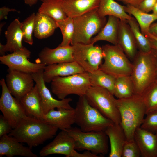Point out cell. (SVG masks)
<instances>
[{"instance_id":"cell-1","label":"cell","mask_w":157,"mask_h":157,"mask_svg":"<svg viewBox=\"0 0 157 157\" xmlns=\"http://www.w3.org/2000/svg\"><path fill=\"white\" fill-rule=\"evenodd\" d=\"M58 129L43 120L27 116L22 120L8 135L30 148L42 144L56 135Z\"/></svg>"},{"instance_id":"cell-2","label":"cell","mask_w":157,"mask_h":157,"mask_svg":"<svg viewBox=\"0 0 157 157\" xmlns=\"http://www.w3.org/2000/svg\"><path fill=\"white\" fill-rule=\"evenodd\" d=\"M121 118L120 124L128 141H133L136 129L140 127L146 114V108L141 96L135 94L131 97L116 99Z\"/></svg>"},{"instance_id":"cell-3","label":"cell","mask_w":157,"mask_h":157,"mask_svg":"<svg viewBox=\"0 0 157 157\" xmlns=\"http://www.w3.org/2000/svg\"><path fill=\"white\" fill-rule=\"evenodd\" d=\"M147 53L139 51L132 63L130 75L133 82L135 94L141 96L155 82L157 74V65Z\"/></svg>"},{"instance_id":"cell-4","label":"cell","mask_w":157,"mask_h":157,"mask_svg":"<svg viewBox=\"0 0 157 157\" xmlns=\"http://www.w3.org/2000/svg\"><path fill=\"white\" fill-rule=\"evenodd\" d=\"M75 110V123L83 131H104L114 123L88 102L85 96L79 97Z\"/></svg>"},{"instance_id":"cell-5","label":"cell","mask_w":157,"mask_h":157,"mask_svg":"<svg viewBox=\"0 0 157 157\" xmlns=\"http://www.w3.org/2000/svg\"><path fill=\"white\" fill-rule=\"evenodd\" d=\"M98 8L73 18L74 31L72 45L78 43L90 44L92 36L98 34L106 24V18L99 15Z\"/></svg>"},{"instance_id":"cell-6","label":"cell","mask_w":157,"mask_h":157,"mask_svg":"<svg viewBox=\"0 0 157 157\" xmlns=\"http://www.w3.org/2000/svg\"><path fill=\"white\" fill-rule=\"evenodd\" d=\"M65 130L73 139L75 150L88 151L97 155L108 153V137L104 131L84 132L79 128L72 127Z\"/></svg>"},{"instance_id":"cell-7","label":"cell","mask_w":157,"mask_h":157,"mask_svg":"<svg viewBox=\"0 0 157 157\" xmlns=\"http://www.w3.org/2000/svg\"><path fill=\"white\" fill-rule=\"evenodd\" d=\"M102 47L104 61L99 69L116 78L131 75L132 63L118 44H107Z\"/></svg>"},{"instance_id":"cell-8","label":"cell","mask_w":157,"mask_h":157,"mask_svg":"<svg viewBox=\"0 0 157 157\" xmlns=\"http://www.w3.org/2000/svg\"><path fill=\"white\" fill-rule=\"evenodd\" d=\"M51 82L52 92L60 99H64L71 94L79 97L84 96L91 86L88 73L86 72L56 77Z\"/></svg>"},{"instance_id":"cell-9","label":"cell","mask_w":157,"mask_h":157,"mask_svg":"<svg viewBox=\"0 0 157 157\" xmlns=\"http://www.w3.org/2000/svg\"><path fill=\"white\" fill-rule=\"evenodd\" d=\"M88 102L114 123L120 124L119 112L114 95L105 88L90 86L85 95Z\"/></svg>"},{"instance_id":"cell-10","label":"cell","mask_w":157,"mask_h":157,"mask_svg":"<svg viewBox=\"0 0 157 157\" xmlns=\"http://www.w3.org/2000/svg\"><path fill=\"white\" fill-rule=\"evenodd\" d=\"M72 46L74 61L85 72H91L99 69L104 57L102 47L92 43H78Z\"/></svg>"},{"instance_id":"cell-11","label":"cell","mask_w":157,"mask_h":157,"mask_svg":"<svg viewBox=\"0 0 157 157\" xmlns=\"http://www.w3.org/2000/svg\"><path fill=\"white\" fill-rule=\"evenodd\" d=\"M2 93L0 98V110L4 117L13 129L23 119L28 116L20 100L13 97L8 89L4 78L0 81Z\"/></svg>"},{"instance_id":"cell-12","label":"cell","mask_w":157,"mask_h":157,"mask_svg":"<svg viewBox=\"0 0 157 157\" xmlns=\"http://www.w3.org/2000/svg\"><path fill=\"white\" fill-rule=\"evenodd\" d=\"M31 52L25 47L10 54L0 56L1 63L8 67V70H17L32 74L43 70L46 65L29 61Z\"/></svg>"},{"instance_id":"cell-13","label":"cell","mask_w":157,"mask_h":157,"mask_svg":"<svg viewBox=\"0 0 157 157\" xmlns=\"http://www.w3.org/2000/svg\"><path fill=\"white\" fill-rule=\"evenodd\" d=\"M43 70L31 74L36 85L40 96L41 106L44 114L51 110L61 108L68 109L73 108L70 103L72 101L71 98H65L57 100L54 98L47 88L43 77Z\"/></svg>"},{"instance_id":"cell-14","label":"cell","mask_w":157,"mask_h":157,"mask_svg":"<svg viewBox=\"0 0 157 157\" xmlns=\"http://www.w3.org/2000/svg\"><path fill=\"white\" fill-rule=\"evenodd\" d=\"M5 81L12 95L19 100L35 86L31 74L17 70H8Z\"/></svg>"},{"instance_id":"cell-15","label":"cell","mask_w":157,"mask_h":157,"mask_svg":"<svg viewBox=\"0 0 157 157\" xmlns=\"http://www.w3.org/2000/svg\"><path fill=\"white\" fill-rule=\"evenodd\" d=\"M74 141L65 130H61L51 142L40 151V157L52 154H61L72 157L74 149Z\"/></svg>"},{"instance_id":"cell-16","label":"cell","mask_w":157,"mask_h":157,"mask_svg":"<svg viewBox=\"0 0 157 157\" xmlns=\"http://www.w3.org/2000/svg\"><path fill=\"white\" fill-rule=\"evenodd\" d=\"M72 45L63 46L60 45L51 49L43 48L38 54L36 63L49 65L54 64L74 61L73 56Z\"/></svg>"},{"instance_id":"cell-17","label":"cell","mask_w":157,"mask_h":157,"mask_svg":"<svg viewBox=\"0 0 157 157\" xmlns=\"http://www.w3.org/2000/svg\"><path fill=\"white\" fill-rule=\"evenodd\" d=\"M21 22L16 19L12 22L5 31L7 42L5 45L0 43L1 56L5 55L6 52L11 53L24 48L22 44L23 33Z\"/></svg>"},{"instance_id":"cell-18","label":"cell","mask_w":157,"mask_h":157,"mask_svg":"<svg viewBox=\"0 0 157 157\" xmlns=\"http://www.w3.org/2000/svg\"><path fill=\"white\" fill-rule=\"evenodd\" d=\"M15 138L5 135L0 139V157L21 156L25 157H37L29 147L23 145Z\"/></svg>"},{"instance_id":"cell-19","label":"cell","mask_w":157,"mask_h":157,"mask_svg":"<svg viewBox=\"0 0 157 157\" xmlns=\"http://www.w3.org/2000/svg\"><path fill=\"white\" fill-rule=\"evenodd\" d=\"M117 44L129 58L134 59L138 52V48L133 33L126 20H119Z\"/></svg>"},{"instance_id":"cell-20","label":"cell","mask_w":157,"mask_h":157,"mask_svg":"<svg viewBox=\"0 0 157 157\" xmlns=\"http://www.w3.org/2000/svg\"><path fill=\"white\" fill-rule=\"evenodd\" d=\"M43 120L47 123L61 130H65L75 123L74 108H61L50 110L44 114Z\"/></svg>"},{"instance_id":"cell-21","label":"cell","mask_w":157,"mask_h":157,"mask_svg":"<svg viewBox=\"0 0 157 157\" xmlns=\"http://www.w3.org/2000/svg\"><path fill=\"white\" fill-rule=\"evenodd\" d=\"M84 72L79 65L73 61L47 65L43 71V75L45 82L49 83L56 77L66 76Z\"/></svg>"},{"instance_id":"cell-22","label":"cell","mask_w":157,"mask_h":157,"mask_svg":"<svg viewBox=\"0 0 157 157\" xmlns=\"http://www.w3.org/2000/svg\"><path fill=\"white\" fill-rule=\"evenodd\" d=\"M134 140L140 148L142 157H157V132L153 133L140 127L135 132Z\"/></svg>"},{"instance_id":"cell-23","label":"cell","mask_w":157,"mask_h":157,"mask_svg":"<svg viewBox=\"0 0 157 157\" xmlns=\"http://www.w3.org/2000/svg\"><path fill=\"white\" fill-rule=\"evenodd\" d=\"M105 132L109 138L110 145L109 157H121L124 145L126 140L124 130L120 124L113 123Z\"/></svg>"},{"instance_id":"cell-24","label":"cell","mask_w":157,"mask_h":157,"mask_svg":"<svg viewBox=\"0 0 157 157\" xmlns=\"http://www.w3.org/2000/svg\"><path fill=\"white\" fill-rule=\"evenodd\" d=\"M100 0H63L62 7L67 17L72 18L97 8Z\"/></svg>"},{"instance_id":"cell-25","label":"cell","mask_w":157,"mask_h":157,"mask_svg":"<svg viewBox=\"0 0 157 157\" xmlns=\"http://www.w3.org/2000/svg\"><path fill=\"white\" fill-rule=\"evenodd\" d=\"M20 101L28 116L44 120V114L35 84L33 88L21 99Z\"/></svg>"},{"instance_id":"cell-26","label":"cell","mask_w":157,"mask_h":157,"mask_svg":"<svg viewBox=\"0 0 157 157\" xmlns=\"http://www.w3.org/2000/svg\"><path fill=\"white\" fill-rule=\"evenodd\" d=\"M57 28L56 21L53 18L41 13H36L33 31L36 38H47L53 34Z\"/></svg>"},{"instance_id":"cell-27","label":"cell","mask_w":157,"mask_h":157,"mask_svg":"<svg viewBox=\"0 0 157 157\" xmlns=\"http://www.w3.org/2000/svg\"><path fill=\"white\" fill-rule=\"evenodd\" d=\"M119 20L115 17L108 16L106 24L96 36L91 38L90 43L94 44L97 41L104 40L113 45H117Z\"/></svg>"},{"instance_id":"cell-28","label":"cell","mask_w":157,"mask_h":157,"mask_svg":"<svg viewBox=\"0 0 157 157\" xmlns=\"http://www.w3.org/2000/svg\"><path fill=\"white\" fill-rule=\"evenodd\" d=\"M125 11L132 15L138 24L141 32L149 39V28L151 24L157 20V15L143 12L138 8L129 5L124 6Z\"/></svg>"},{"instance_id":"cell-29","label":"cell","mask_w":157,"mask_h":157,"mask_svg":"<svg viewBox=\"0 0 157 157\" xmlns=\"http://www.w3.org/2000/svg\"><path fill=\"white\" fill-rule=\"evenodd\" d=\"M98 12L101 16L112 15L122 20L130 19L133 17L125 11L124 6L114 0H100Z\"/></svg>"},{"instance_id":"cell-30","label":"cell","mask_w":157,"mask_h":157,"mask_svg":"<svg viewBox=\"0 0 157 157\" xmlns=\"http://www.w3.org/2000/svg\"><path fill=\"white\" fill-rule=\"evenodd\" d=\"M63 0H43L38 12L47 15L56 22L63 20L67 16L62 7Z\"/></svg>"},{"instance_id":"cell-31","label":"cell","mask_w":157,"mask_h":157,"mask_svg":"<svg viewBox=\"0 0 157 157\" xmlns=\"http://www.w3.org/2000/svg\"><path fill=\"white\" fill-rule=\"evenodd\" d=\"M88 73L91 86L106 89L113 95L116 78L99 69Z\"/></svg>"},{"instance_id":"cell-32","label":"cell","mask_w":157,"mask_h":157,"mask_svg":"<svg viewBox=\"0 0 157 157\" xmlns=\"http://www.w3.org/2000/svg\"><path fill=\"white\" fill-rule=\"evenodd\" d=\"M135 94L134 84L130 76L116 78L114 96L117 99L129 97Z\"/></svg>"},{"instance_id":"cell-33","label":"cell","mask_w":157,"mask_h":157,"mask_svg":"<svg viewBox=\"0 0 157 157\" xmlns=\"http://www.w3.org/2000/svg\"><path fill=\"white\" fill-rule=\"evenodd\" d=\"M126 21L133 33L139 51L145 53L151 51L152 46L150 39L142 33L135 19L133 17Z\"/></svg>"},{"instance_id":"cell-34","label":"cell","mask_w":157,"mask_h":157,"mask_svg":"<svg viewBox=\"0 0 157 157\" xmlns=\"http://www.w3.org/2000/svg\"><path fill=\"white\" fill-rule=\"evenodd\" d=\"M56 23L62 35V40L60 45L63 46L70 45L74 31L73 18L67 17L63 20L56 22Z\"/></svg>"},{"instance_id":"cell-35","label":"cell","mask_w":157,"mask_h":157,"mask_svg":"<svg viewBox=\"0 0 157 157\" xmlns=\"http://www.w3.org/2000/svg\"><path fill=\"white\" fill-rule=\"evenodd\" d=\"M154 83L141 96L145 106L146 115L157 110V84Z\"/></svg>"},{"instance_id":"cell-36","label":"cell","mask_w":157,"mask_h":157,"mask_svg":"<svg viewBox=\"0 0 157 157\" xmlns=\"http://www.w3.org/2000/svg\"><path fill=\"white\" fill-rule=\"evenodd\" d=\"M36 14L33 13L21 22V29L23 33V40L29 44H33L32 37Z\"/></svg>"},{"instance_id":"cell-37","label":"cell","mask_w":157,"mask_h":157,"mask_svg":"<svg viewBox=\"0 0 157 157\" xmlns=\"http://www.w3.org/2000/svg\"><path fill=\"white\" fill-rule=\"evenodd\" d=\"M146 115L140 127L153 133L157 132V110Z\"/></svg>"},{"instance_id":"cell-38","label":"cell","mask_w":157,"mask_h":157,"mask_svg":"<svg viewBox=\"0 0 157 157\" xmlns=\"http://www.w3.org/2000/svg\"><path fill=\"white\" fill-rule=\"evenodd\" d=\"M142 156L140 148L135 141L125 142L123 148L122 157H140Z\"/></svg>"},{"instance_id":"cell-39","label":"cell","mask_w":157,"mask_h":157,"mask_svg":"<svg viewBox=\"0 0 157 157\" xmlns=\"http://www.w3.org/2000/svg\"><path fill=\"white\" fill-rule=\"evenodd\" d=\"M13 129L3 115H0V138L10 133Z\"/></svg>"},{"instance_id":"cell-40","label":"cell","mask_w":157,"mask_h":157,"mask_svg":"<svg viewBox=\"0 0 157 157\" xmlns=\"http://www.w3.org/2000/svg\"><path fill=\"white\" fill-rule=\"evenodd\" d=\"M157 0H143L138 8L142 11L148 13L152 10Z\"/></svg>"},{"instance_id":"cell-41","label":"cell","mask_w":157,"mask_h":157,"mask_svg":"<svg viewBox=\"0 0 157 157\" xmlns=\"http://www.w3.org/2000/svg\"><path fill=\"white\" fill-rule=\"evenodd\" d=\"M10 12L19 11L14 8H10L4 6L0 8V20L7 19L8 13Z\"/></svg>"},{"instance_id":"cell-42","label":"cell","mask_w":157,"mask_h":157,"mask_svg":"<svg viewBox=\"0 0 157 157\" xmlns=\"http://www.w3.org/2000/svg\"><path fill=\"white\" fill-rule=\"evenodd\" d=\"M98 155L90 151H86L82 153L78 152L75 150L72 154V157H97Z\"/></svg>"},{"instance_id":"cell-43","label":"cell","mask_w":157,"mask_h":157,"mask_svg":"<svg viewBox=\"0 0 157 157\" xmlns=\"http://www.w3.org/2000/svg\"><path fill=\"white\" fill-rule=\"evenodd\" d=\"M122 2L126 5H129L138 8L143 0H116Z\"/></svg>"},{"instance_id":"cell-44","label":"cell","mask_w":157,"mask_h":157,"mask_svg":"<svg viewBox=\"0 0 157 157\" xmlns=\"http://www.w3.org/2000/svg\"><path fill=\"white\" fill-rule=\"evenodd\" d=\"M149 31V33L157 36V23L151 25Z\"/></svg>"},{"instance_id":"cell-45","label":"cell","mask_w":157,"mask_h":157,"mask_svg":"<svg viewBox=\"0 0 157 157\" xmlns=\"http://www.w3.org/2000/svg\"><path fill=\"white\" fill-rule=\"evenodd\" d=\"M25 3L30 7L36 4L38 1H42L43 0H24Z\"/></svg>"},{"instance_id":"cell-46","label":"cell","mask_w":157,"mask_h":157,"mask_svg":"<svg viewBox=\"0 0 157 157\" xmlns=\"http://www.w3.org/2000/svg\"><path fill=\"white\" fill-rule=\"evenodd\" d=\"M149 38L157 42V36L149 33Z\"/></svg>"},{"instance_id":"cell-47","label":"cell","mask_w":157,"mask_h":157,"mask_svg":"<svg viewBox=\"0 0 157 157\" xmlns=\"http://www.w3.org/2000/svg\"><path fill=\"white\" fill-rule=\"evenodd\" d=\"M153 13L157 15V2L154 6L153 9Z\"/></svg>"},{"instance_id":"cell-48","label":"cell","mask_w":157,"mask_h":157,"mask_svg":"<svg viewBox=\"0 0 157 157\" xmlns=\"http://www.w3.org/2000/svg\"><path fill=\"white\" fill-rule=\"evenodd\" d=\"M154 46L155 48H156V50H157V42L155 41L154 43Z\"/></svg>"},{"instance_id":"cell-49","label":"cell","mask_w":157,"mask_h":157,"mask_svg":"<svg viewBox=\"0 0 157 157\" xmlns=\"http://www.w3.org/2000/svg\"></svg>"}]
</instances>
